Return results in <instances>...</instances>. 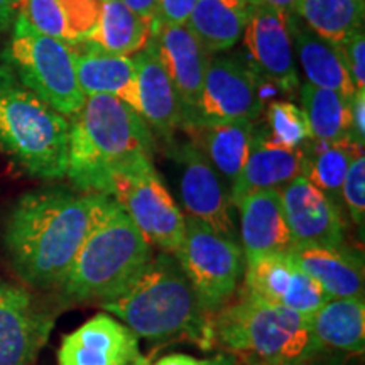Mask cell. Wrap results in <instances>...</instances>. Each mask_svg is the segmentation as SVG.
Returning <instances> with one entry per match:
<instances>
[{"label": "cell", "mask_w": 365, "mask_h": 365, "mask_svg": "<svg viewBox=\"0 0 365 365\" xmlns=\"http://www.w3.org/2000/svg\"><path fill=\"white\" fill-rule=\"evenodd\" d=\"M110 196L49 188L22 195L4 223L2 242L27 284L61 287L86 237L113 207Z\"/></svg>", "instance_id": "cell-1"}, {"label": "cell", "mask_w": 365, "mask_h": 365, "mask_svg": "<svg viewBox=\"0 0 365 365\" xmlns=\"http://www.w3.org/2000/svg\"><path fill=\"white\" fill-rule=\"evenodd\" d=\"M153 132L139 113L110 95H91L70 118L65 178L76 190L107 195L112 173L153 159Z\"/></svg>", "instance_id": "cell-2"}, {"label": "cell", "mask_w": 365, "mask_h": 365, "mask_svg": "<svg viewBox=\"0 0 365 365\" xmlns=\"http://www.w3.org/2000/svg\"><path fill=\"white\" fill-rule=\"evenodd\" d=\"M202 349H220L242 365H294L317 350L309 318L240 294L207 314Z\"/></svg>", "instance_id": "cell-3"}, {"label": "cell", "mask_w": 365, "mask_h": 365, "mask_svg": "<svg viewBox=\"0 0 365 365\" xmlns=\"http://www.w3.org/2000/svg\"><path fill=\"white\" fill-rule=\"evenodd\" d=\"M102 308L120 318L139 339L182 335L198 344L203 340L207 312L173 254L153 255L143 272Z\"/></svg>", "instance_id": "cell-4"}, {"label": "cell", "mask_w": 365, "mask_h": 365, "mask_svg": "<svg viewBox=\"0 0 365 365\" xmlns=\"http://www.w3.org/2000/svg\"><path fill=\"white\" fill-rule=\"evenodd\" d=\"M70 118L54 110L0 63V150L38 180L66 176Z\"/></svg>", "instance_id": "cell-5"}, {"label": "cell", "mask_w": 365, "mask_h": 365, "mask_svg": "<svg viewBox=\"0 0 365 365\" xmlns=\"http://www.w3.org/2000/svg\"><path fill=\"white\" fill-rule=\"evenodd\" d=\"M153 259V245L129 215L113 203L76 254L63 291L75 301H110L143 272Z\"/></svg>", "instance_id": "cell-6"}, {"label": "cell", "mask_w": 365, "mask_h": 365, "mask_svg": "<svg viewBox=\"0 0 365 365\" xmlns=\"http://www.w3.org/2000/svg\"><path fill=\"white\" fill-rule=\"evenodd\" d=\"M2 58L22 85L61 115L71 118L83 107L73 46L38 33L17 16Z\"/></svg>", "instance_id": "cell-7"}, {"label": "cell", "mask_w": 365, "mask_h": 365, "mask_svg": "<svg viewBox=\"0 0 365 365\" xmlns=\"http://www.w3.org/2000/svg\"><path fill=\"white\" fill-rule=\"evenodd\" d=\"M107 195L129 215L150 245L166 254L178 252L185 237L186 217L154 170L153 159H139L113 171Z\"/></svg>", "instance_id": "cell-8"}, {"label": "cell", "mask_w": 365, "mask_h": 365, "mask_svg": "<svg viewBox=\"0 0 365 365\" xmlns=\"http://www.w3.org/2000/svg\"><path fill=\"white\" fill-rule=\"evenodd\" d=\"M175 257L207 314L234 298L245 267L244 252L237 240L186 217L185 237Z\"/></svg>", "instance_id": "cell-9"}, {"label": "cell", "mask_w": 365, "mask_h": 365, "mask_svg": "<svg viewBox=\"0 0 365 365\" xmlns=\"http://www.w3.org/2000/svg\"><path fill=\"white\" fill-rule=\"evenodd\" d=\"M262 107L261 78L247 63L239 58L215 56L208 61L202 97L190 129L237 120L254 122Z\"/></svg>", "instance_id": "cell-10"}, {"label": "cell", "mask_w": 365, "mask_h": 365, "mask_svg": "<svg viewBox=\"0 0 365 365\" xmlns=\"http://www.w3.org/2000/svg\"><path fill=\"white\" fill-rule=\"evenodd\" d=\"M294 14L266 6H250L242 34L250 66L261 81H267L282 93H294L299 86L293 36Z\"/></svg>", "instance_id": "cell-11"}, {"label": "cell", "mask_w": 365, "mask_h": 365, "mask_svg": "<svg viewBox=\"0 0 365 365\" xmlns=\"http://www.w3.org/2000/svg\"><path fill=\"white\" fill-rule=\"evenodd\" d=\"M240 294L293 309L307 318H312L328 301L325 291L299 267L289 250L245 262Z\"/></svg>", "instance_id": "cell-12"}, {"label": "cell", "mask_w": 365, "mask_h": 365, "mask_svg": "<svg viewBox=\"0 0 365 365\" xmlns=\"http://www.w3.org/2000/svg\"><path fill=\"white\" fill-rule=\"evenodd\" d=\"M148 46L170 76L185 110V129H190L202 97L210 56L186 24H153Z\"/></svg>", "instance_id": "cell-13"}, {"label": "cell", "mask_w": 365, "mask_h": 365, "mask_svg": "<svg viewBox=\"0 0 365 365\" xmlns=\"http://www.w3.org/2000/svg\"><path fill=\"white\" fill-rule=\"evenodd\" d=\"M176 159L181 164L180 186L188 215L220 235L237 240L230 195L203 150L193 143H186L178 148Z\"/></svg>", "instance_id": "cell-14"}, {"label": "cell", "mask_w": 365, "mask_h": 365, "mask_svg": "<svg viewBox=\"0 0 365 365\" xmlns=\"http://www.w3.org/2000/svg\"><path fill=\"white\" fill-rule=\"evenodd\" d=\"M284 218L294 247H340L344 222L339 207L304 176L279 190Z\"/></svg>", "instance_id": "cell-15"}, {"label": "cell", "mask_w": 365, "mask_h": 365, "mask_svg": "<svg viewBox=\"0 0 365 365\" xmlns=\"http://www.w3.org/2000/svg\"><path fill=\"white\" fill-rule=\"evenodd\" d=\"M51 328L24 287L0 279V365L33 364Z\"/></svg>", "instance_id": "cell-16"}, {"label": "cell", "mask_w": 365, "mask_h": 365, "mask_svg": "<svg viewBox=\"0 0 365 365\" xmlns=\"http://www.w3.org/2000/svg\"><path fill=\"white\" fill-rule=\"evenodd\" d=\"M139 354V336L107 313H98L66 335L58 365H130Z\"/></svg>", "instance_id": "cell-17"}, {"label": "cell", "mask_w": 365, "mask_h": 365, "mask_svg": "<svg viewBox=\"0 0 365 365\" xmlns=\"http://www.w3.org/2000/svg\"><path fill=\"white\" fill-rule=\"evenodd\" d=\"M303 158L304 148H282L274 143L266 129L254 127L247 161L230 190L232 205L237 207L244 196L254 191L281 190L303 176Z\"/></svg>", "instance_id": "cell-18"}, {"label": "cell", "mask_w": 365, "mask_h": 365, "mask_svg": "<svg viewBox=\"0 0 365 365\" xmlns=\"http://www.w3.org/2000/svg\"><path fill=\"white\" fill-rule=\"evenodd\" d=\"M237 208L240 212V242L245 262L294 247L282 212L279 190L249 193Z\"/></svg>", "instance_id": "cell-19"}, {"label": "cell", "mask_w": 365, "mask_h": 365, "mask_svg": "<svg viewBox=\"0 0 365 365\" xmlns=\"http://www.w3.org/2000/svg\"><path fill=\"white\" fill-rule=\"evenodd\" d=\"M137 75V102L140 118L150 132L171 139L178 129H185V110L170 76L156 53L145 46L134 56Z\"/></svg>", "instance_id": "cell-20"}, {"label": "cell", "mask_w": 365, "mask_h": 365, "mask_svg": "<svg viewBox=\"0 0 365 365\" xmlns=\"http://www.w3.org/2000/svg\"><path fill=\"white\" fill-rule=\"evenodd\" d=\"M75 49L76 80L85 97L110 95L139 110L137 75L132 56L105 53L88 43L73 46Z\"/></svg>", "instance_id": "cell-21"}, {"label": "cell", "mask_w": 365, "mask_h": 365, "mask_svg": "<svg viewBox=\"0 0 365 365\" xmlns=\"http://www.w3.org/2000/svg\"><path fill=\"white\" fill-rule=\"evenodd\" d=\"M100 7L102 0H19L17 16L38 33L76 46L93 31Z\"/></svg>", "instance_id": "cell-22"}, {"label": "cell", "mask_w": 365, "mask_h": 365, "mask_svg": "<svg viewBox=\"0 0 365 365\" xmlns=\"http://www.w3.org/2000/svg\"><path fill=\"white\" fill-rule=\"evenodd\" d=\"M299 267L317 281L328 299L364 298V261L344 247H293Z\"/></svg>", "instance_id": "cell-23"}, {"label": "cell", "mask_w": 365, "mask_h": 365, "mask_svg": "<svg viewBox=\"0 0 365 365\" xmlns=\"http://www.w3.org/2000/svg\"><path fill=\"white\" fill-rule=\"evenodd\" d=\"M247 17V0H196L186 26L210 56L239 43Z\"/></svg>", "instance_id": "cell-24"}, {"label": "cell", "mask_w": 365, "mask_h": 365, "mask_svg": "<svg viewBox=\"0 0 365 365\" xmlns=\"http://www.w3.org/2000/svg\"><path fill=\"white\" fill-rule=\"evenodd\" d=\"M309 325L318 346L362 354L365 349V301L364 298L328 299L309 318Z\"/></svg>", "instance_id": "cell-25"}, {"label": "cell", "mask_w": 365, "mask_h": 365, "mask_svg": "<svg viewBox=\"0 0 365 365\" xmlns=\"http://www.w3.org/2000/svg\"><path fill=\"white\" fill-rule=\"evenodd\" d=\"M149 38V22L140 19L122 0H102L97 24L83 43L105 53L132 56L143 51Z\"/></svg>", "instance_id": "cell-26"}, {"label": "cell", "mask_w": 365, "mask_h": 365, "mask_svg": "<svg viewBox=\"0 0 365 365\" xmlns=\"http://www.w3.org/2000/svg\"><path fill=\"white\" fill-rule=\"evenodd\" d=\"M293 43L296 44L299 65L308 80L307 83L336 91L346 100L354 97L355 86L336 46L319 39L308 27H294Z\"/></svg>", "instance_id": "cell-27"}, {"label": "cell", "mask_w": 365, "mask_h": 365, "mask_svg": "<svg viewBox=\"0 0 365 365\" xmlns=\"http://www.w3.org/2000/svg\"><path fill=\"white\" fill-rule=\"evenodd\" d=\"M190 132L198 134L200 145H196L203 150L218 175L225 176L230 185H234L247 161L254 122L237 120L228 124L195 127Z\"/></svg>", "instance_id": "cell-28"}, {"label": "cell", "mask_w": 365, "mask_h": 365, "mask_svg": "<svg viewBox=\"0 0 365 365\" xmlns=\"http://www.w3.org/2000/svg\"><path fill=\"white\" fill-rule=\"evenodd\" d=\"M294 14L319 39L340 46L364 29L365 0H294Z\"/></svg>", "instance_id": "cell-29"}, {"label": "cell", "mask_w": 365, "mask_h": 365, "mask_svg": "<svg viewBox=\"0 0 365 365\" xmlns=\"http://www.w3.org/2000/svg\"><path fill=\"white\" fill-rule=\"evenodd\" d=\"M362 150L364 148L350 139L335 143L312 139L304 145L303 176L339 207L341 202V185L350 163Z\"/></svg>", "instance_id": "cell-30"}, {"label": "cell", "mask_w": 365, "mask_h": 365, "mask_svg": "<svg viewBox=\"0 0 365 365\" xmlns=\"http://www.w3.org/2000/svg\"><path fill=\"white\" fill-rule=\"evenodd\" d=\"M301 102L313 140L335 143L349 139L350 100L333 90L304 83L301 86Z\"/></svg>", "instance_id": "cell-31"}, {"label": "cell", "mask_w": 365, "mask_h": 365, "mask_svg": "<svg viewBox=\"0 0 365 365\" xmlns=\"http://www.w3.org/2000/svg\"><path fill=\"white\" fill-rule=\"evenodd\" d=\"M267 134L287 149H303L309 140V127L303 108L291 102H274L267 108Z\"/></svg>", "instance_id": "cell-32"}, {"label": "cell", "mask_w": 365, "mask_h": 365, "mask_svg": "<svg viewBox=\"0 0 365 365\" xmlns=\"http://www.w3.org/2000/svg\"><path fill=\"white\" fill-rule=\"evenodd\" d=\"M341 202L349 210L355 225L364 228L365 222V156L364 150L350 163L344 185H341Z\"/></svg>", "instance_id": "cell-33"}, {"label": "cell", "mask_w": 365, "mask_h": 365, "mask_svg": "<svg viewBox=\"0 0 365 365\" xmlns=\"http://www.w3.org/2000/svg\"><path fill=\"white\" fill-rule=\"evenodd\" d=\"M355 90H365V34L355 31L345 43L336 46Z\"/></svg>", "instance_id": "cell-34"}, {"label": "cell", "mask_w": 365, "mask_h": 365, "mask_svg": "<svg viewBox=\"0 0 365 365\" xmlns=\"http://www.w3.org/2000/svg\"><path fill=\"white\" fill-rule=\"evenodd\" d=\"M195 4L196 0H158L156 21L153 24L185 26L190 19Z\"/></svg>", "instance_id": "cell-35"}, {"label": "cell", "mask_w": 365, "mask_h": 365, "mask_svg": "<svg viewBox=\"0 0 365 365\" xmlns=\"http://www.w3.org/2000/svg\"><path fill=\"white\" fill-rule=\"evenodd\" d=\"M349 139L360 148L365 144V90H355L350 98V132Z\"/></svg>", "instance_id": "cell-36"}, {"label": "cell", "mask_w": 365, "mask_h": 365, "mask_svg": "<svg viewBox=\"0 0 365 365\" xmlns=\"http://www.w3.org/2000/svg\"><path fill=\"white\" fill-rule=\"evenodd\" d=\"M132 12H135L140 19L149 22L153 26V22L156 21L158 14V0H122Z\"/></svg>", "instance_id": "cell-37"}, {"label": "cell", "mask_w": 365, "mask_h": 365, "mask_svg": "<svg viewBox=\"0 0 365 365\" xmlns=\"http://www.w3.org/2000/svg\"><path fill=\"white\" fill-rule=\"evenodd\" d=\"M19 11V0H0V33L14 24Z\"/></svg>", "instance_id": "cell-38"}, {"label": "cell", "mask_w": 365, "mask_h": 365, "mask_svg": "<svg viewBox=\"0 0 365 365\" xmlns=\"http://www.w3.org/2000/svg\"><path fill=\"white\" fill-rule=\"evenodd\" d=\"M154 365H208V360H200L191 357V355H182V354H173L168 357H163L158 360Z\"/></svg>", "instance_id": "cell-39"}, {"label": "cell", "mask_w": 365, "mask_h": 365, "mask_svg": "<svg viewBox=\"0 0 365 365\" xmlns=\"http://www.w3.org/2000/svg\"><path fill=\"white\" fill-rule=\"evenodd\" d=\"M247 4L279 9V11H284L287 14H294V0H247Z\"/></svg>", "instance_id": "cell-40"}, {"label": "cell", "mask_w": 365, "mask_h": 365, "mask_svg": "<svg viewBox=\"0 0 365 365\" xmlns=\"http://www.w3.org/2000/svg\"><path fill=\"white\" fill-rule=\"evenodd\" d=\"M208 365H242V364L237 362V360L234 357H230V355L222 354L213 359H208Z\"/></svg>", "instance_id": "cell-41"}, {"label": "cell", "mask_w": 365, "mask_h": 365, "mask_svg": "<svg viewBox=\"0 0 365 365\" xmlns=\"http://www.w3.org/2000/svg\"><path fill=\"white\" fill-rule=\"evenodd\" d=\"M130 365H148V359H144V357H140V359H137L134 364H130Z\"/></svg>", "instance_id": "cell-42"}, {"label": "cell", "mask_w": 365, "mask_h": 365, "mask_svg": "<svg viewBox=\"0 0 365 365\" xmlns=\"http://www.w3.org/2000/svg\"><path fill=\"white\" fill-rule=\"evenodd\" d=\"M294 365H318V364H304V360H303V362H299V364H294Z\"/></svg>", "instance_id": "cell-43"}]
</instances>
